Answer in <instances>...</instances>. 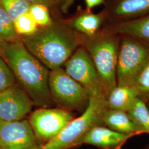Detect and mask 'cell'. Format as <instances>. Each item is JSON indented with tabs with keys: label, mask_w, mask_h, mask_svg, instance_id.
<instances>
[{
	"label": "cell",
	"mask_w": 149,
	"mask_h": 149,
	"mask_svg": "<svg viewBox=\"0 0 149 149\" xmlns=\"http://www.w3.org/2000/svg\"><path fill=\"white\" fill-rule=\"evenodd\" d=\"M0 55L34 105L47 108L53 103L48 85L50 70L27 49L21 39L0 44Z\"/></svg>",
	"instance_id": "cell-1"
},
{
	"label": "cell",
	"mask_w": 149,
	"mask_h": 149,
	"mask_svg": "<svg viewBox=\"0 0 149 149\" xmlns=\"http://www.w3.org/2000/svg\"><path fill=\"white\" fill-rule=\"evenodd\" d=\"M31 53L50 70L61 68L82 45V36L71 27L54 22L20 37Z\"/></svg>",
	"instance_id": "cell-2"
},
{
	"label": "cell",
	"mask_w": 149,
	"mask_h": 149,
	"mask_svg": "<svg viewBox=\"0 0 149 149\" xmlns=\"http://www.w3.org/2000/svg\"><path fill=\"white\" fill-rule=\"evenodd\" d=\"M81 36L82 45L89 54L96 68L107 99L109 93L117 86L120 36L102 29L93 37Z\"/></svg>",
	"instance_id": "cell-3"
},
{
	"label": "cell",
	"mask_w": 149,
	"mask_h": 149,
	"mask_svg": "<svg viewBox=\"0 0 149 149\" xmlns=\"http://www.w3.org/2000/svg\"><path fill=\"white\" fill-rule=\"evenodd\" d=\"M108 108L106 99L91 97L79 117L74 118L55 138L42 145V149H71L83 144L92 128L103 124V116Z\"/></svg>",
	"instance_id": "cell-4"
},
{
	"label": "cell",
	"mask_w": 149,
	"mask_h": 149,
	"mask_svg": "<svg viewBox=\"0 0 149 149\" xmlns=\"http://www.w3.org/2000/svg\"><path fill=\"white\" fill-rule=\"evenodd\" d=\"M119 36L117 85L133 86L149 61V44L128 36Z\"/></svg>",
	"instance_id": "cell-5"
},
{
	"label": "cell",
	"mask_w": 149,
	"mask_h": 149,
	"mask_svg": "<svg viewBox=\"0 0 149 149\" xmlns=\"http://www.w3.org/2000/svg\"><path fill=\"white\" fill-rule=\"evenodd\" d=\"M49 89L53 102L66 111H83L91 97L88 92L61 68L50 71Z\"/></svg>",
	"instance_id": "cell-6"
},
{
	"label": "cell",
	"mask_w": 149,
	"mask_h": 149,
	"mask_svg": "<svg viewBox=\"0 0 149 149\" xmlns=\"http://www.w3.org/2000/svg\"><path fill=\"white\" fill-rule=\"evenodd\" d=\"M64 66L65 72L87 91L91 97L106 99L96 68L82 45L76 49Z\"/></svg>",
	"instance_id": "cell-7"
},
{
	"label": "cell",
	"mask_w": 149,
	"mask_h": 149,
	"mask_svg": "<svg viewBox=\"0 0 149 149\" xmlns=\"http://www.w3.org/2000/svg\"><path fill=\"white\" fill-rule=\"evenodd\" d=\"M74 119L69 111L62 108H40L30 114L28 121L38 140L45 144L58 136Z\"/></svg>",
	"instance_id": "cell-8"
},
{
	"label": "cell",
	"mask_w": 149,
	"mask_h": 149,
	"mask_svg": "<svg viewBox=\"0 0 149 149\" xmlns=\"http://www.w3.org/2000/svg\"><path fill=\"white\" fill-rule=\"evenodd\" d=\"M36 134L27 119L0 120L1 149H28L40 146Z\"/></svg>",
	"instance_id": "cell-9"
},
{
	"label": "cell",
	"mask_w": 149,
	"mask_h": 149,
	"mask_svg": "<svg viewBox=\"0 0 149 149\" xmlns=\"http://www.w3.org/2000/svg\"><path fill=\"white\" fill-rule=\"evenodd\" d=\"M34 105L25 91L15 84L0 92V120L12 122L24 119L31 112Z\"/></svg>",
	"instance_id": "cell-10"
},
{
	"label": "cell",
	"mask_w": 149,
	"mask_h": 149,
	"mask_svg": "<svg viewBox=\"0 0 149 149\" xmlns=\"http://www.w3.org/2000/svg\"><path fill=\"white\" fill-rule=\"evenodd\" d=\"M104 5L107 23L127 21L149 14V0H107Z\"/></svg>",
	"instance_id": "cell-11"
},
{
	"label": "cell",
	"mask_w": 149,
	"mask_h": 149,
	"mask_svg": "<svg viewBox=\"0 0 149 149\" xmlns=\"http://www.w3.org/2000/svg\"><path fill=\"white\" fill-rule=\"evenodd\" d=\"M133 135L120 133L109 128L98 125L92 128L84 139L83 144L100 149H122Z\"/></svg>",
	"instance_id": "cell-12"
},
{
	"label": "cell",
	"mask_w": 149,
	"mask_h": 149,
	"mask_svg": "<svg viewBox=\"0 0 149 149\" xmlns=\"http://www.w3.org/2000/svg\"><path fill=\"white\" fill-rule=\"evenodd\" d=\"M103 29L135 38L149 44V14L127 21L107 23Z\"/></svg>",
	"instance_id": "cell-13"
},
{
	"label": "cell",
	"mask_w": 149,
	"mask_h": 149,
	"mask_svg": "<svg viewBox=\"0 0 149 149\" xmlns=\"http://www.w3.org/2000/svg\"><path fill=\"white\" fill-rule=\"evenodd\" d=\"M107 22L106 15L104 11L95 14L86 10L74 17L70 27L79 34L91 37L100 32Z\"/></svg>",
	"instance_id": "cell-14"
},
{
	"label": "cell",
	"mask_w": 149,
	"mask_h": 149,
	"mask_svg": "<svg viewBox=\"0 0 149 149\" xmlns=\"http://www.w3.org/2000/svg\"><path fill=\"white\" fill-rule=\"evenodd\" d=\"M102 122L108 128L120 133L133 136L144 134L130 119L127 112L108 108L103 114Z\"/></svg>",
	"instance_id": "cell-15"
},
{
	"label": "cell",
	"mask_w": 149,
	"mask_h": 149,
	"mask_svg": "<svg viewBox=\"0 0 149 149\" xmlns=\"http://www.w3.org/2000/svg\"><path fill=\"white\" fill-rule=\"evenodd\" d=\"M138 97V94L133 86L117 85L106 100L109 109L127 112Z\"/></svg>",
	"instance_id": "cell-16"
},
{
	"label": "cell",
	"mask_w": 149,
	"mask_h": 149,
	"mask_svg": "<svg viewBox=\"0 0 149 149\" xmlns=\"http://www.w3.org/2000/svg\"><path fill=\"white\" fill-rule=\"evenodd\" d=\"M127 113L133 122L144 133L149 134V109L141 98H136Z\"/></svg>",
	"instance_id": "cell-17"
},
{
	"label": "cell",
	"mask_w": 149,
	"mask_h": 149,
	"mask_svg": "<svg viewBox=\"0 0 149 149\" xmlns=\"http://www.w3.org/2000/svg\"><path fill=\"white\" fill-rule=\"evenodd\" d=\"M19 39L10 17L0 6V44L13 42Z\"/></svg>",
	"instance_id": "cell-18"
},
{
	"label": "cell",
	"mask_w": 149,
	"mask_h": 149,
	"mask_svg": "<svg viewBox=\"0 0 149 149\" xmlns=\"http://www.w3.org/2000/svg\"><path fill=\"white\" fill-rule=\"evenodd\" d=\"M13 25L17 34L19 37H27L37 31L39 27L29 12L19 16Z\"/></svg>",
	"instance_id": "cell-19"
},
{
	"label": "cell",
	"mask_w": 149,
	"mask_h": 149,
	"mask_svg": "<svg viewBox=\"0 0 149 149\" xmlns=\"http://www.w3.org/2000/svg\"><path fill=\"white\" fill-rule=\"evenodd\" d=\"M31 5L25 0H0V6L10 17L13 22L20 15L28 12Z\"/></svg>",
	"instance_id": "cell-20"
},
{
	"label": "cell",
	"mask_w": 149,
	"mask_h": 149,
	"mask_svg": "<svg viewBox=\"0 0 149 149\" xmlns=\"http://www.w3.org/2000/svg\"><path fill=\"white\" fill-rule=\"evenodd\" d=\"M49 9L47 6L42 5L36 4L31 6L28 12L39 28L47 27L53 23Z\"/></svg>",
	"instance_id": "cell-21"
},
{
	"label": "cell",
	"mask_w": 149,
	"mask_h": 149,
	"mask_svg": "<svg viewBox=\"0 0 149 149\" xmlns=\"http://www.w3.org/2000/svg\"><path fill=\"white\" fill-rule=\"evenodd\" d=\"M139 97L149 96V61L141 71L133 85Z\"/></svg>",
	"instance_id": "cell-22"
},
{
	"label": "cell",
	"mask_w": 149,
	"mask_h": 149,
	"mask_svg": "<svg viewBox=\"0 0 149 149\" xmlns=\"http://www.w3.org/2000/svg\"><path fill=\"white\" fill-rule=\"evenodd\" d=\"M15 78L5 60L0 55V92L15 84Z\"/></svg>",
	"instance_id": "cell-23"
},
{
	"label": "cell",
	"mask_w": 149,
	"mask_h": 149,
	"mask_svg": "<svg viewBox=\"0 0 149 149\" xmlns=\"http://www.w3.org/2000/svg\"><path fill=\"white\" fill-rule=\"evenodd\" d=\"M27 2L29 3L31 5H42L45 6L49 8H54L56 6H58L56 2L54 0H25Z\"/></svg>",
	"instance_id": "cell-24"
},
{
	"label": "cell",
	"mask_w": 149,
	"mask_h": 149,
	"mask_svg": "<svg viewBox=\"0 0 149 149\" xmlns=\"http://www.w3.org/2000/svg\"><path fill=\"white\" fill-rule=\"evenodd\" d=\"M59 8L64 13H67L70 6L73 4L74 0H54Z\"/></svg>",
	"instance_id": "cell-25"
},
{
	"label": "cell",
	"mask_w": 149,
	"mask_h": 149,
	"mask_svg": "<svg viewBox=\"0 0 149 149\" xmlns=\"http://www.w3.org/2000/svg\"><path fill=\"white\" fill-rule=\"evenodd\" d=\"M107 0H85L86 10L91 11L95 7L105 4Z\"/></svg>",
	"instance_id": "cell-26"
},
{
	"label": "cell",
	"mask_w": 149,
	"mask_h": 149,
	"mask_svg": "<svg viewBox=\"0 0 149 149\" xmlns=\"http://www.w3.org/2000/svg\"><path fill=\"white\" fill-rule=\"evenodd\" d=\"M145 99V101H144L145 102V103H146V104L147 105V106L148 107V108H149V96H147V97H143Z\"/></svg>",
	"instance_id": "cell-27"
},
{
	"label": "cell",
	"mask_w": 149,
	"mask_h": 149,
	"mask_svg": "<svg viewBox=\"0 0 149 149\" xmlns=\"http://www.w3.org/2000/svg\"><path fill=\"white\" fill-rule=\"evenodd\" d=\"M28 149H42V148H41L40 146H36V147H33V148H32Z\"/></svg>",
	"instance_id": "cell-28"
},
{
	"label": "cell",
	"mask_w": 149,
	"mask_h": 149,
	"mask_svg": "<svg viewBox=\"0 0 149 149\" xmlns=\"http://www.w3.org/2000/svg\"><path fill=\"white\" fill-rule=\"evenodd\" d=\"M144 149H149V146L147 147V148H145Z\"/></svg>",
	"instance_id": "cell-29"
},
{
	"label": "cell",
	"mask_w": 149,
	"mask_h": 149,
	"mask_svg": "<svg viewBox=\"0 0 149 149\" xmlns=\"http://www.w3.org/2000/svg\"><path fill=\"white\" fill-rule=\"evenodd\" d=\"M0 149H1V148H0Z\"/></svg>",
	"instance_id": "cell-30"
}]
</instances>
